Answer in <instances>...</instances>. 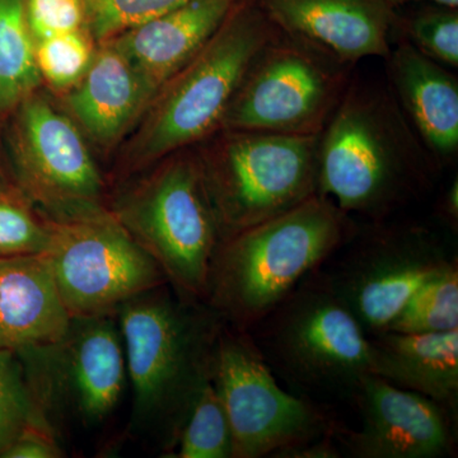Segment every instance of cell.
<instances>
[{"label": "cell", "mask_w": 458, "mask_h": 458, "mask_svg": "<svg viewBox=\"0 0 458 458\" xmlns=\"http://www.w3.org/2000/svg\"><path fill=\"white\" fill-rule=\"evenodd\" d=\"M439 218L452 231L456 232L458 228V180L454 179L450 188L445 190V194L438 205Z\"/></svg>", "instance_id": "cell-32"}, {"label": "cell", "mask_w": 458, "mask_h": 458, "mask_svg": "<svg viewBox=\"0 0 458 458\" xmlns=\"http://www.w3.org/2000/svg\"><path fill=\"white\" fill-rule=\"evenodd\" d=\"M243 0H188L111 38L129 60L150 102L213 38Z\"/></svg>", "instance_id": "cell-16"}, {"label": "cell", "mask_w": 458, "mask_h": 458, "mask_svg": "<svg viewBox=\"0 0 458 458\" xmlns=\"http://www.w3.org/2000/svg\"><path fill=\"white\" fill-rule=\"evenodd\" d=\"M3 123L14 185L45 218L71 222L110 210L106 181L83 132L40 89Z\"/></svg>", "instance_id": "cell-8"}, {"label": "cell", "mask_w": 458, "mask_h": 458, "mask_svg": "<svg viewBox=\"0 0 458 458\" xmlns=\"http://www.w3.org/2000/svg\"><path fill=\"white\" fill-rule=\"evenodd\" d=\"M41 86L23 0H0V123Z\"/></svg>", "instance_id": "cell-21"}, {"label": "cell", "mask_w": 458, "mask_h": 458, "mask_svg": "<svg viewBox=\"0 0 458 458\" xmlns=\"http://www.w3.org/2000/svg\"><path fill=\"white\" fill-rule=\"evenodd\" d=\"M51 225L42 255L72 318L114 316L123 303L167 283L111 210Z\"/></svg>", "instance_id": "cell-12"}, {"label": "cell", "mask_w": 458, "mask_h": 458, "mask_svg": "<svg viewBox=\"0 0 458 458\" xmlns=\"http://www.w3.org/2000/svg\"><path fill=\"white\" fill-rule=\"evenodd\" d=\"M276 33L258 0L240 3L152 99L123 150V174L146 171L221 131L247 69Z\"/></svg>", "instance_id": "cell-4"}, {"label": "cell", "mask_w": 458, "mask_h": 458, "mask_svg": "<svg viewBox=\"0 0 458 458\" xmlns=\"http://www.w3.org/2000/svg\"><path fill=\"white\" fill-rule=\"evenodd\" d=\"M89 30L101 44L188 0H83Z\"/></svg>", "instance_id": "cell-28"}, {"label": "cell", "mask_w": 458, "mask_h": 458, "mask_svg": "<svg viewBox=\"0 0 458 458\" xmlns=\"http://www.w3.org/2000/svg\"><path fill=\"white\" fill-rule=\"evenodd\" d=\"M286 38L330 62L352 68L367 57L386 59L396 9L384 0H258Z\"/></svg>", "instance_id": "cell-15"}, {"label": "cell", "mask_w": 458, "mask_h": 458, "mask_svg": "<svg viewBox=\"0 0 458 458\" xmlns=\"http://www.w3.org/2000/svg\"><path fill=\"white\" fill-rule=\"evenodd\" d=\"M38 408L96 427L116 410L128 381L116 316L72 318L65 335L18 354Z\"/></svg>", "instance_id": "cell-13"}, {"label": "cell", "mask_w": 458, "mask_h": 458, "mask_svg": "<svg viewBox=\"0 0 458 458\" xmlns=\"http://www.w3.org/2000/svg\"><path fill=\"white\" fill-rule=\"evenodd\" d=\"M419 53L450 68L458 66V9L432 5L396 25Z\"/></svg>", "instance_id": "cell-26"}, {"label": "cell", "mask_w": 458, "mask_h": 458, "mask_svg": "<svg viewBox=\"0 0 458 458\" xmlns=\"http://www.w3.org/2000/svg\"><path fill=\"white\" fill-rule=\"evenodd\" d=\"M23 7L35 42L89 29L83 0H23Z\"/></svg>", "instance_id": "cell-29"}, {"label": "cell", "mask_w": 458, "mask_h": 458, "mask_svg": "<svg viewBox=\"0 0 458 458\" xmlns=\"http://www.w3.org/2000/svg\"><path fill=\"white\" fill-rule=\"evenodd\" d=\"M212 382L227 412L233 458L271 457L339 427L309 397L283 390L251 334L227 324L214 349Z\"/></svg>", "instance_id": "cell-10"}, {"label": "cell", "mask_w": 458, "mask_h": 458, "mask_svg": "<svg viewBox=\"0 0 458 458\" xmlns=\"http://www.w3.org/2000/svg\"><path fill=\"white\" fill-rule=\"evenodd\" d=\"M89 29L35 42V59L42 84L64 93L82 80L98 51Z\"/></svg>", "instance_id": "cell-25"}, {"label": "cell", "mask_w": 458, "mask_h": 458, "mask_svg": "<svg viewBox=\"0 0 458 458\" xmlns=\"http://www.w3.org/2000/svg\"><path fill=\"white\" fill-rule=\"evenodd\" d=\"M456 261L429 228L382 221L358 227L322 270L370 336L387 331L411 295Z\"/></svg>", "instance_id": "cell-9"}, {"label": "cell", "mask_w": 458, "mask_h": 458, "mask_svg": "<svg viewBox=\"0 0 458 458\" xmlns=\"http://www.w3.org/2000/svg\"><path fill=\"white\" fill-rule=\"evenodd\" d=\"M110 210L176 293L204 302L223 232L195 147L148 168L111 201Z\"/></svg>", "instance_id": "cell-5"}, {"label": "cell", "mask_w": 458, "mask_h": 458, "mask_svg": "<svg viewBox=\"0 0 458 458\" xmlns=\"http://www.w3.org/2000/svg\"><path fill=\"white\" fill-rule=\"evenodd\" d=\"M439 165L388 86L349 82L318 143V194L382 222L432 188Z\"/></svg>", "instance_id": "cell-1"}, {"label": "cell", "mask_w": 458, "mask_h": 458, "mask_svg": "<svg viewBox=\"0 0 458 458\" xmlns=\"http://www.w3.org/2000/svg\"><path fill=\"white\" fill-rule=\"evenodd\" d=\"M149 104L137 72L111 41L98 44L82 80L63 93L65 113L104 150L137 128Z\"/></svg>", "instance_id": "cell-17"}, {"label": "cell", "mask_w": 458, "mask_h": 458, "mask_svg": "<svg viewBox=\"0 0 458 458\" xmlns=\"http://www.w3.org/2000/svg\"><path fill=\"white\" fill-rule=\"evenodd\" d=\"M388 89L439 167L458 153V81L445 65L400 41L386 57Z\"/></svg>", "instance_id": "cell-18"}, {"label": "cell", "mask_w": 458, "mask_h": 458, "mask_svg": "<svg viewBox=\"0 0 458 458\" xmlns=\"http://www.w3.org/2000/svg\"><path fill=\"white\" fill-rule=\"evenodd\" d=\"M171 457L233 458L227 412L212 378L205 382L192 401Z\"/></svg>", "instance_id": "cell-22"}, {"label": "cell", "mask_w": 458, "mask_h": 458, "mask_svg": "<svg viewBox=\"0 0 458 458\" xmlns=\"http://www.w3.org/2000/svg\"><path fill=\"white\" fill-rule=\"evenodd\" d=\"M249 333L269 366L304 391L352 400L372 375L369 336L322 267Z\"/></svg>", "instance_id": "cell-6"}, {"label": "cell", "mask_w": 458, "mask_h": 458, "mask_svg": "<svg viewBox=\"0 0 458 458\" xmlns=\"http://www.w3.org/2000/svg\"><path fill=\"white\" fill-rule=\"evenodd\" d=\"M2 125V123H0ZM14 185L13 179H12L11 171H9V165L4 158V149H3L2 140H0V188H5V186Z\"/></svg>", "instance_id": "cell-34"}, {"label": "cell", "mask_w": 458, "mask_h": 458, "mask_svg": "<svg viewBox=\"0 0 458 458\" xmlns=\"http://www.w3.org/2000/svg\"><path fill=\"white\" fill-rule=\"evenodd\" d=\"M335 433L324 434L318 438L309 439L276 451L271 458H340V450Z\"/></svg>", "instance_id": "cell-31"}, {"label": "cell", "mask_w": 458, "mask_h": 458, "mask_svg": "<svg viewBox=\"0 0 458 458\" xmlns=\"http://www.w3.org/2000/svg\"><path fill=\"white\" fill-rule=\"evenodd\" d=\"M318 135L218 131L197 144L223 240L318 194Z\"/></svg>", "instance_id": "cell-7"}, {"label": "cell", "mask_w": 458, "mask_h": 458, "mask_svg": "<svg viewBox=\"0 0 458 458\" xmlns=\"http://www.w3.org/2000/svg\"><path fill=\"white\" fill-rule=\"evenodd\" d=\"M357 228L352 216L316 194L288 212L237 232L216 250L204 303L225 324L249 333Z\"/></svg>", "instance_id": "cell-3"}, {"label": "cell", "mask_w": 458, "mask_h": 458, "mask_svg": "<svg viewBox=\"0 0 458 458\" xmlns=\"http://www.w3.org/2000/svg\"><path fill=\"white\" fill-rule=\"evenodd\" d=\"M390 7L396 9L400 5L408 4V3H430L441 7L458 8V0H384Z\"/></svg>", "instance_id": "cell-33"}, {"label": "cell", "mask_w": 458, "mask_h": 458, "mask_svg": "<svg viewBox=\"0 0 458 458\" xmlns=\"http://www.w3.org/2000/svg\"><path fill=\"white\" fill-rule=\"evenodd\" d=\"M53 225L16 185L0 188V259L42 255Z\"/></svg>", "instance_id": "cell-24"}, {"label": "cell", "mask_w": 458, "mask_h": 458, "mask_svg": "<svg viewBox=\"0 0 458 458\" xmlns=\"http://www.w3.org/2000/svg\"><path fill=\"white\" fill-rule=\"evenodd\" d=\"M38 412L20 357L0 351V454Z\"/></svg>", "instance_id": "cell-27"}, {"label": "cell", "mask_w": 458, "mask_h": 458, "mask_svg": "<svg viewBox=\"0 0 458 458\" xmlns=\"http://www.w3.org/2000/svg\"><path fill=\"white\" fill-rule=\"evenodd\" d=\"M132 388V432L153 437L171 457L190 406L212 378L223 319L168 283L123 303L116 312Z\"/></svg>", "instance_id": "cell-2"}, {"label": "cell", "mask_w": 458, "mask_h": 458, "mask_svg": "<svg viewBox=\"0 0 458 458\" xmlns=\"http://www.w3.org/2000/svg\"><path fill=\"white\" fill-rule=\"evenodd\" d=\"M71 322L44 255L0 259V351L53 345Z\"/></svg>", "instance_id": "cell-19"}, {"label": "cell", "mask_w": 458, "mask_h": 458, "mask_svg": "<svg viewBox=\"0 0 458 458\" xmlns=\"http://www.w3.org/2000/svg\"><path fill=\"white\" fill-rule=\"evenodd\" d=\"M370 370L403 390L458 411V330L438 334L384 331L369 336Z\"/></svg>", "instance_id": "cell-20"}, {"label": "cell", "mask_w": 458, "mask_h": 458, "mask_svg": "<svg viewBox=\"0 0 458 458\" xmlns=\"http://www.w3.org/2000/svg\"><path fill=\"white\" fill-rule=\"evenodd\" d=\"M458 330V261L424 283L387 331L438 334Z\"/></svg>", "instance_id": "cell-23"}, {"label": "cell", "mask_w": 458, "mask_h": 458, "mask_svg": "<svg viewBox=\"0 0 458 458\" xmlns=\"http://www.w3.org/2000/svg\"><path fill=\"white\" fill-rule=\"evenodd\" d=\"M65 452L55 427L45 412H38L25 429L3 451L0 458H60Z\"/></svg>", "instance_id": "cell-30"}, {"label": "cell", "mask_w": 458, "mask_h": 458, "mask_svg": "<svg viewBox=\"0 0 458 458\" xmlns=\"http://www.w3.org/2000/svg\"><path fill=\"white\" fill-rule=\"evenodd\" d=\"M352 401L360 412V427H337L343 456L445 458L457 452L456 415L423 394L369 375Z\"/></svg>", "instance_id": "cell-14"}, {"label": "cell", "mask_w": 458, "mask_h": 458, "mask_svg": "<svg viewBox=\"0 0 458 458\" xmlns=\"http://www.w3.org/2000/svg\"><path fill=\"white\" fill-rule=\"evenodd\" d=\"M352 68L276 33L247 69L221 131L321 134L351 82Z\"/></svg>", "instance_id": "cell-11"}]
</instances>
